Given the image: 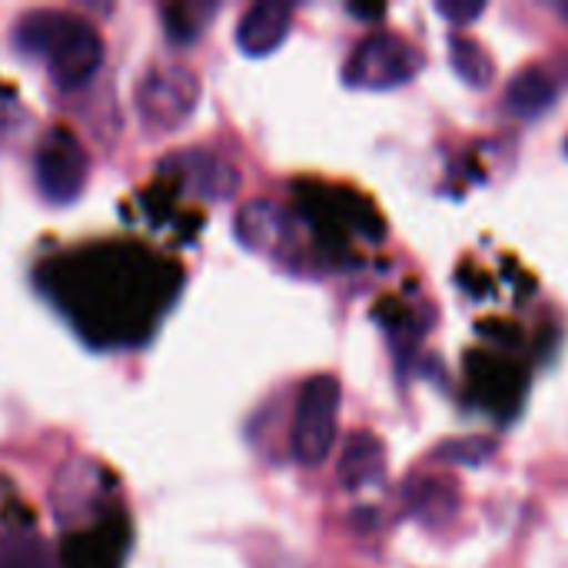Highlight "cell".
I'll use <instances>...</instances> for the list:
<instances>
[{
	"instance_id": "6da1fadb",
	"label": "cell",
	"mask_w": 568,
	"mask_h": 568,
	"mask_svg": "<svg viewBox=\"0 0 568 568\" xmlns=\"http://www.w3.org/2000/svg\"><path fill=\"white\" fill-rule=\"evenodd\" d=\"M10 43L20 57L40 60L60 90L83 87L103 63L97 27L70 10L37 7L13 20Z\"/></svg>"
},
{
	"instance_id": "7a4b0ae2",
	"label": "cell",
	"mask_w": 568,
	"mask_h": 568,
	"mask_svg": "<svg viewBox=\"0 0 568 568\" xmlns=\"http://www.w3.org/2000/svg\"><path fill=\"white\" fill-rule=\"evenodd\" d=\"M426 67V57L419 47H413L406 37L393 33V30H373L369 37H363L346 67H343V83L353 90H396L406 87L409 80H416Z\"/></svg>"
},
{
	"instance_id": "3957f363",
	"label": "cell",
	"mask_w": 568,
	"mask_h": 568,
	"mask_svg": "<svg viewBox=\"0 0 568 568\" xmlns=\"http://www.w3.org/2000/svg\"><path fill=\"white\" fill-rule=\"evenodd\" d=\"M339 403H343V386L336 376L316 373L303 383L293 413V433H290V449L300 466H320L329 459L339 426Z\"/></svg>"
},
{
	"instance_id": "277c9868",
	"label": "cell",
	"mask_w": 568,
	"mask_h": 568,
	"mask_svg": "<svg viewBox=\"0 0 568 568\" xmlns=\"http://www.w3.org/2000/svg\"><path fill=\"white\" fill-rule=\"evenodd\" d=\"M200 103V80L180 63H156L136 87V110L146 130L166 136L176 133Z\"/></svg>"
},
{
	"instance_id": "5b68a950",
	"label": "cell",
	"mask_w": 568,
	"mask_h": 568,
	"mask_svg": "<svg viewBox=\"0 0 568 568\" xmlns=\"http://www.w3.org/2000/svg\"><path fill=\"white\" fill-rule=\"evenodd\" d=\"M87 153L67 126H53L50 133H43L33 153V180L47 203L70 206L87 186Z\"/></svg>"
},
{
	"instance_id": "8992f818",
	"label": "cell",
	"mask_w": 568,
	"mask_h": 568,
	"mask_svg": "<svg viewBox=\"0 0 568 568\" xmlns=\"http://www.w3.org/2000/svg\"><path fill=\"white\" fill-rule=\"evenodd\" d=\"M293 27V7L283 0H256L236 23V47L246 57H270Z\"/></svg>"
},
{
	"instance_id": "52a82bcc",
	"label": "cell",
	"mask_w": 568,
	"mask_h": 568,
	"mask_svg": "<svg viewBox=\"0 0 568 568\" xmlns=\"http://www.w3.org/2000/svg\"><path fill=\"white\" fill-rule=\"evenodd\" d=\"M339 486L349 493H359L366 486L383 483L386 476V449L379 443V436L359 429L346 439L343 453H339V466H336Z\"/></svg>"
},
{
	"instance_id": "ba28073f",
	"label": "cell",
	"mask_w": 568,
	"mask_h": 568,
	"mask_svg": "<svg viewBox=\"0 0 568 568\" xmlns=\"http://www.w3.org/2000/svg\"><path fill=\"white\" fill-rule=\"evenodd\" d=\"M559 93H562L559 80L546 67L532 63V67H523L509 80V87H506V110L513 116H519V120H539V116H546L559 103Z\"/></svg>"
},
{
	"instance_id": "9c48e42d",
	"label": "cell",
	"mask_w": 568,
	"mask_h": 568,
	"mask_svg": "<svg viewBox=\"0 0 568 568\" xmlns=\"http://www.w3.org/2000/svg\"><path fill=\"white\" fill-rule=\"evenodd\" d=\"M176 160H180V170H183L186 186H190L196 196H203V200L223 203V200H230V196L236 193V186H240V173H236L226 160H220V156H213V153H206V150H190V153H183V156H176Z\"/></svg>"
},
{
	"instance_id": "30bf717a",
	"label": "cell",
	"mask_w": 568,
	"mask_h": 568,
	"mask_svg": "<svg viewBox=\"0 0 568 568\" xmlns=\"http://www.w3.org/2000/svg\"><path fill=\"white\" fill-rule=\"evenodd\" d=\"M449 63H453L456 77L463 83H469L473 90H486L496 77V63L489 60L483 43H476L473 37H463V33L449 37Z\"/></svg>"
},
{
	"instance_id": "8fae6325",
	"label": "cell",
	"mask_w": 568,
	"mask_h": 568,
	"mask_svg": "<svg viewBox=\"0 0 568 568\" xmlns=\"http://www.w3.org/2000/svg\"><path fill=\"white\" fill-rule=\"evenodd\" d=\"M280 226H283V213L273 203H263V200L246 203L243 213L236 216V236L250 250H270L280 240Z\"/></svg>"
},
{
	"instance_id": "7c38bea8",
	"label": "cell",
	"mask_w": 568,
	"mask_h": 568,
	"mask_svg": "<svg viewBox=\"0 0 568 568\" xmlns=\"http://www.w3.org/2000/svg\"><path fill=\"white\" fill-rule=\"evenodd\" d=\"M439 463H453V466H486L496 456V439L489 436H459V439H446L436 446L433 453Z\"/></svg>"
},
{
	"instance_id": "4fadbf2b",
	"label": "cell",
	"mask_w": 568,
	"mask_h": 568,
	"mask_svg": "<svg viewBox=\"0 0 568 568\" xmlns=\"http://www.w3.org/2000/svg\"><path fill=\"white\" fill-rule=\"evenodd\" d=\"M0 568H50L47 549L37 536H7L0 539Z\"/></svg>"
},
{
	"instance_id": "5bb4252c",
	"label": "cell",
	"mask_w": 568,
	"mask_h": 568,
	"mask_svg": "<svg viewBox=\"0 0 568 568\" xmlns=\"http://www.w3.org/2000/svg\"><path fill=\"white\" fill-rule=\"evenodd\" d=\"M203 7H206V3L163 7V20H166V33H170V40H176V43H190V40H196V37H200V30H203L206 23L193 20V13H200Z\"/></svg>"
},
{
	"instance_id": "9a60e30c",
	"label": "cell",
	"mask_w": 568,
	"mask_h": 568,
	"mask_svg": "<svg viewBox=\"0 0 568 568\" xmlns=\"http://www.w3.org/2000/svg\"><path fill=\"white\" fill-rule=\"evenodd\" d=\"M436 13L446 17L453 27H466L486 13V3L483 0H436Z\"/></svg>"
},
{
	"instance_id": "2e32d148",
	"label": "cell",
	"mask_w": 568,
	"mask_h": 568,
	"mask_svg": "<svg viewBox=\"0 0 568 568\" xmlns=\"http://www.w3.org/2000/svg\"><path fill=\"white\" fill-rule=\"evenodd\" d=\"M552 10H556V13H559V17L568 23V0H556V3H552Z\"/></svg>"
},
{
	"instance_id": "e0dca14e",
	"label": "cell",
	"mask_w": 568,
	"mask_h": 568,
	"mask_svg": "<svg viewBox=\"0 0 568 568\" xmlns=\"http://www.w3.org/2000/svg\"><path fill=\"white\" fill-rule=\"evenodd\" d=\"M566 150H568V146H566Z\"/></svg>"
}]
</instances>
